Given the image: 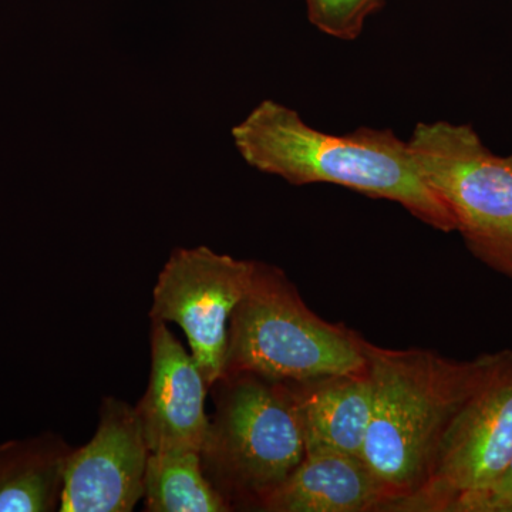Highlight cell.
Segmentation results:
<instances>
[{"instance_id":"1","label":"cell","mask_w":512,"mask_h":512,"mask_svg":"<svg viewBox=\"0 0 512 512\" xmlns=\"http://www.w3.org/2000/svg\"><path fill=\"white\" fill-rule=\"evenodd\" d=\"M373 387L363 460L392 491V511L429 480L441 444L478 396L512 376V350L448 359L429 349L380 348L362 338Z\"/></svg>"},{"instance_id":"2","label":"cell","mask_w":512,"mask_h":512,"mask_svg":"<svg viewBox=\"0 0 512 512\" xmlns=\"http://www.w3.org/2000/svg\"><path fill=\"white\" fill-rule=\"evenodd\" d=\"M232 138L241 157L261 173L298 187L339 185L396 202L429 227L456 232L453 215L424 180L409 140L390 128L323 133L305 123L298 111L264 100L232 128Z\"/></svg>"},{"instance_id":"3","label":"cell","mask_w":512,"mask_h":512,"mask_svg":"<svg viewBox=\"0 0 512 512\" xmlns=\"http://www.w3.org/2000/svg\"><path fill=\"white\" fill-rule=\"evenodd\" d=\"M366 367L360 336L319 318L282 269L255 261L251 285L229 320L224 376L305 382Z\"/></svg>"},{"instance_id":"4","label":"cell","mask_w":512,"mask_h":512,"mask_svg":"<svg viewBox=\"0 0 512 512\" xmlns=\"http://www.w3.org/2000/svg\"><path fill=\"white\" fill-rule=\"evenodd\" d=\"M214 417L201 464L229 507H258L305 456L301 424L288 384L239 373L212 386Z\"/></svg>"},{"instance_id":"5","label":"cell","mask_w":512,"mask_h":512,"mask_svg":"<svg viewBox=\"0 0 512 512\" xmlns=\"http://www.w3.org/2000/svg\"><path fill=\"white\" fill-rule=\"evenodd\" d=\"M421 174L447 205L478 261L512 279V160L470 124H417L409 138Z\"/></svg>"},{"instance_id":"6","label":"cell","mask_w":512,"mask_h":512,"mask_svg":"<svg viewBox=\"0 0 512 512\" xmlns=\"http://www.w3.org/2000/svg\"><path fill=\"white\" fill-rule=\"evenodd\" d=\"M254 271L255 261L197 247L174 249L158 275L150 319L184 330L210 390L224 376L229 320Z\"/></svg>"},{"instance_id":"7","label":"cell","mask_w":512,"mask_h":512,"mask_svg":"<svg viewBox=\"0 0 512 512\" xmlns=\"http://www.w3.org/2000/svg\"><path fill=\"white\" fill-rule=\"evenodd\" d=\"M512 458V376L478 396L448 430L429 480L402 512H456Z\"/></svg>"},{"instance_id":"8","label":"cell","mask_w":512,"mask_h":512,"mask_svg":"<svg viewBox=\"0 0 512 512\" xmlns=\"http://www.w3.org/2000/svg\"><path fill=\"white\" fill-rule=\"evenodd\" d=\"M148 456L136 406L104 397L93 439L67 458L59 511H133L143 498Z\"/></svg>"},{"instance_id":"9","label":"cell","mask_w":512,"mask_h":512,"mask_svg":"<svg viewBox=\"0 0 512 512\" xmlns=\"http://www.w3.org/2000/svg\"><path fill=\"white\" fill-rule=\"evenodd\" d=\"M150 342V382L136 406L150 453H200L210 423L205 413L210 387L167 323L151 320Z\"/></svg>"},{"instance_id":"10","label":"cell","mask_w":512,"mask_h":512,"mask_svg":"<svg viewBox=\"0 0 512 512\" xmlns=\"http://www.w3.org/2000/svg\"><path fill=\"white\" fill-rule=\"evenodd\" d=\"M394 497L362 457L308 451L258 510L269 512L392 511Z\"/></svg>"},{"instance_id":"11","label":"cell","mask_w":512,"mask_h":512,"mask_svg":"<svg viewBox=\"0 0 512 512\" xmlns=\"http://www.w3.org/2000/svg\"><path fill=\"white\" fill-rule=\"evenodd\" d=\"M285 383L301 424L305 453L339 451L363 456L373 413L367 367L349 375Z\"/></svg>"},{"instance_id":"12","label":"cell","mask_w":512,"mask_h":512,"mask_svg":"<svg viewBox=\"0 0 512 512\" xmlns=\"http://www.w3.org/2000/svg\"><path fill=\"white\" fill-rule=\"evenodd\" d=\"M70 447L55 434L0 446V512L59 511Z\"/></svg>"},{"instance_id":"13","label":"cell","mask_w":512,"mask_h":512,"mask_svg":"<svg viewBox=\"0 0 512 512\" xmlns=\"http://www.w3.org/2000/svg\"><path fill=\"white\" fill-rule=\"evenodd\" d=\"M143 500L148 512L232 510L205 477L198 451L150 453Z\"/></svg>"},{"instance_id":"14","label":"cell","mask_w":512,"mask_h":512,"mask_svg":"<svg viewBox=\"0 0 512 512\" xmlns=\"http://www.w3.org/2000/svg\"><path fill=\"white\" fill-rule=\"evenodd\" d=\"M386 0H305L309 22L323 35L335 39H359L367 19L383 8Z\"/></svg>"},{"instance_id":"15","label":"cell","mask_w":512,"mask_h":512,"mask_svg":"<svg viewBox=\"0 0 512 512\" xmlns=\"http://www.w3.org/2000/svg\"><path fill=\"white\" fill-rule=\"evenodd\" d=\"M456 512H512V458L494 484L458 505Z\"/></svg>"},{"instance_id":"16","label":"cell","mask_w":512,"mask_h":512,"mask_svg":"<svg viewBox=\"0 0 512 512\" xmlns=\"http://www.w3.org/2000/svg\"><path fill=\"white\" fill-rule=\"evenodd\" d=\"M510 158H511V160H512V153L510 154Z\"/></svg>"}]
</instances>
